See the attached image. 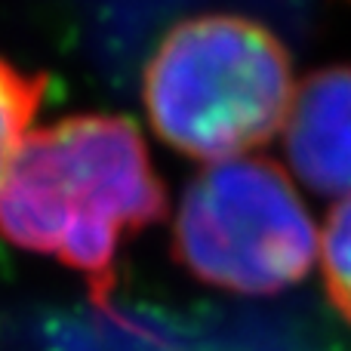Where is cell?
<instances>
[{"mask_svg": "<svg viewBox=\"0 0 351 351\" xmlns=\"http://www.w3.org/2000/svg\"><path fill=\"white\" fill-rule=\"evenodd\" d=\"M173 253L197 280L241 296H271L311 271L317 231L290 176L268 158L206 164L185 185Z\"/></svg>", "mask_w": 351, "mask_h": 351, "instance_id": "3", "label": "cell"}, {"mask_svg": "<svg viewBox=\"0 0 351 351\" xmlns=\"http://www.w3.org/2000/svg\"><path fill=\"white\" fill-rule=\"evenodd\" d=\"M164 213L167 191L127 117L77 114L31 130L0 182V234L80 271L99 305L123 241Z\"/></svg>", "mask_w": 351, "mask_h": 351, "instance_id": "1", "label": "cell"}, {"mask_svg": "<svg viewBox=\"0 0 351 351\" xmlns=\"http://www.w3.org/2000/svg\"><path fill=\"white\" fill-rule=\"evenodd\" d=\"M317 256L330 302L351 321V194L327 213L324 231L317 234Z\"/></svg>", "mask_w": 351, "mask_h": 351, "instance_id": "6", "label": "cell"}, {"mask_svg": "<svg viewBox=\"0 0 351 351\" xmlns=\"http://www.w3.org/2000/svg\"><path fill=\"white\" fill-rule=\"evenodd\" d=\"M293 93L287 47L265 25L231 12L179 22L145 68L154 133L188 158H247L284 130Z\"/></svg>", "mask_w": 351, "mask_h": 351, "instance_id": "2", "label": "cell"}, {"mask_svg": "<svg viewBox=\"0 0 351 351\" xmlns=\"http://www.w3.org/2000/svg\"><path fill=\"white\" fill-rule=\"evenodd\" d=\"M47 77L25 74L16 65L0 59V182L12 164V154L31 133L37 108H40Z\"/></svg>", "mask_w": 351, "mask_h": 351, "instance_id": "5", "label": "cell"}, {"mask_svg": "<svg viewBox=\"0 0 351 351\" xmlns=\"http://www.w3.org/2000/svg\"><path fill=\"white\" fill-rule=\"evenodd\" d=\"M293 173L321 194H351V68H324L296 86L284 121Z\"/></svg>", "mask_w": 351, "mask_h": 351, "instance_id": "4", "label": "cell"}]
</instances>
